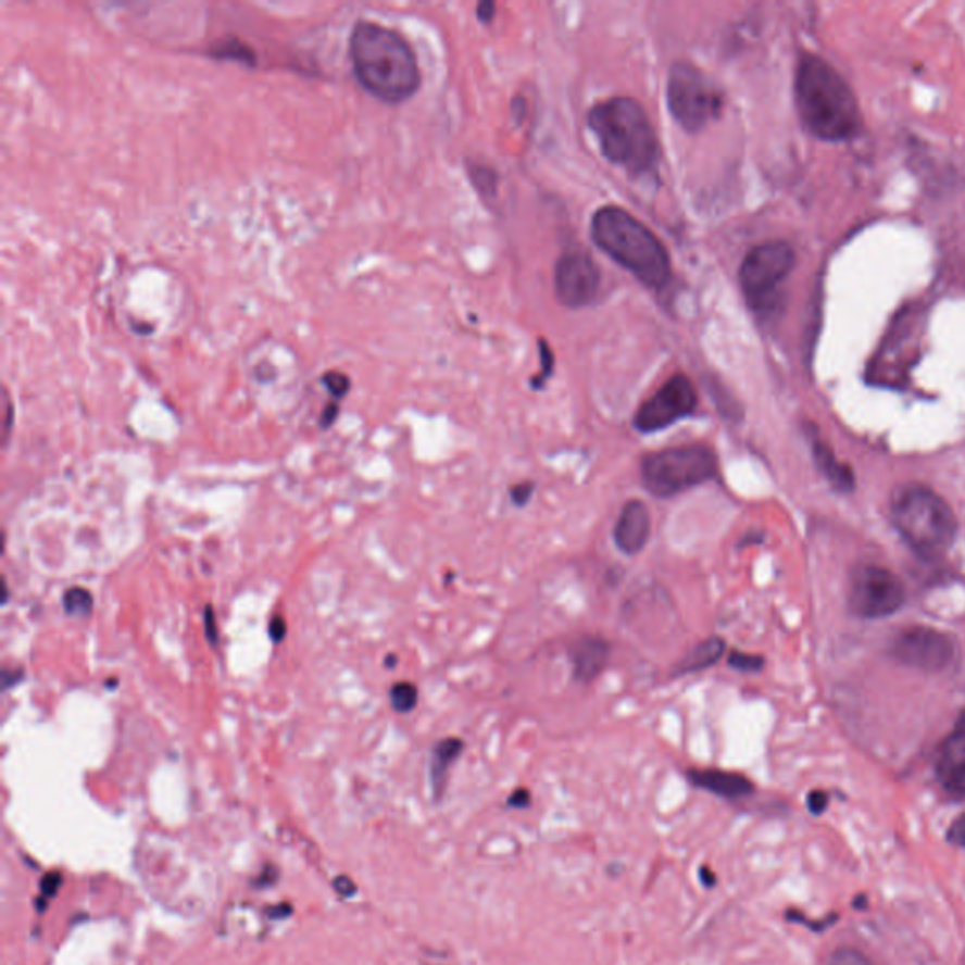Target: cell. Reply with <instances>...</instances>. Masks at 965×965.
<instances>
[{
    "instance_id": "obj_7",
    "label": "cell",
    "mask_w": 965,
    "mask_h": 965,
    "mask_svg": "<svg viewBox=\"0 0 965 965\" xmlns=\"http://www.w3.org/2000/svg\"><path fill=\"white\" fill-rule=\"evenodd\" d=\"M667 106L689 133H700L723 110V92L715 82L690 63H675L667 76Z\"/></svg>"
},
{
    "instance_id": "obj_24",
    "label": "cell",
    "mask_w": 965,
    "mask_h": 965,
    "mask_svg": "<svg viewBox=\"0 0 965 965\" xmlns=\"http://www.w3.org/2000/svg\"><path fill=\"white\" fill-rule=\"evenodd\" d=\"M323 385L327 387V391L330 392L336 400H340V398L348 394L351 381H349V377L346 376V374H341V372H327V374L323 376Z\"/></svg>"
},
{
    "instance_id": "obj_38",
    "label": "cell",
    "mask_w": 965,
    "mask_h": 965,
    "mask_svg": "<svg viewBox=\"0 0 965 965\" xmlns=\"http://www.w3.org/2000/svg\"><path fill=\"white\" fill-rule=\"evenodd\" d=\"M528 802H530V795H528L526 790H517V792L510 798V805H517V807L526 805Z\"/></svg>"
},
{
    "instance_id": "obj_31",
    "label": "cell",
    "mask_w": 965,
    "mask_h": 965,
    "mask_svg": "<svg viewBox=\"0 0 965 965\" xmlns=\"http://www.w3.org/2000/svg\"><path fill=\"white\" fill-rule=\"evenodd\" d=\"M477 17L481 20L482 23H490L494 20V12H497V4L494 2H479L476 8Z\"/></svg>"
},
{
    "instance_id": "obj_15",
    "label": "cell",
    "mask_w": 965,
    "mask_h": 965,
    "mask_svg": "<svg viewBox=\"0 0 965 965\" xmlns=\"http://www.w3.org/2000/svg\"><path fill=\"white\" fill-rule=\"evenodd\" d=\"M569 662L574 679L581 685L597 681L611 661V646L607 639L594 634H585L568 647Z\"/></svg>"
},
{
    "instance_id": "obj_35",
    "label": "cell",
    "mask_w": 965,
    "mask_h": 965,
    "mask_svg": "<svg viewBox=\"0 0 965 965\" xmlns=\"http://www.w3.org/2000/svg\"><path fill=\"white\" fill-rule=\"evenodd\" d=\"M291 913V903H279V905H276V907L268 911V915H271L272 918H276V920H284V918H287Z\"/></svg>"
},
{
    "instance_id": "obj_19",
    "label": "cell",
    "mask_w": 965,
    "mask_h": 965,
    "mask_svg": "<svg viewBox=\"0 0 965 965\" xmlns=\"http://www.w3.org/2000/svg\"><path fill=\"white\" fill-rule=\"evenodd\" d=\"M462 751H464V741L459 738L440 739L433 747V754H430V785H433V792L436 798H441L443 790L448 787L449 769L453 767Z\"/></svg>"
},
{
    "instance_id": "obj_4",
    "label": "cell",
    "mask_w": 965,
    "mask_h": 965,
    "mask_svg": "<svg viewBox=\"0 0 965 965\" xmlns=\"http://www.w3.org/2000/svg\"><path fill=\"white\" fill-rule=\"evenodd\" d=\"M589 125L610 163L634 176L651 171L659 161V136L638 100L613 97L590 110Z\"/></svg>"
},
{
    "instance_id": "obj_8",
    "label": "cell",
    "mask_w": 965,
    "mask_h": 965,
    "mask_svg": "<svg viewBox=\"0 0 965 965\" xmlns=\"http://www.w3.org/2000/svg\"><path fill=\"white\" fill-rule=\"evenodd\" d=\"M795 251L787 241H766L747 253L739 268V284L754 310L774 304L782 281L794 271Z\"/></svg>"
},
{
    "instance_id": "obj_10",
    "label": "cell",
    "mask_w": 965,
    "mask_h": 965,
    "mask_svg": "<svg viewBox=\"0 0 965 965\" xmlns=\"http://www.w3.org/2000/svg\"><path fill=\"white\" fill-rule=\"evenodd\" d=\"M698 408V391L689 377H669L653 397L647 398L634 415V428L641 434L661 433L667 426L687 419Z\"/></svg>"
},
{
    "instance_id": "obj_36",
    "label": "cell",
    "mask_w": 965,
    "mask_h": 965,
    "mask_svg": "<svg viewBox=\"0 0 965 965\" xmlns=\"http://www.w3.org/2000/svg\"><path fill=\"white\" fill-rule=\"evenodd\" d=\"M336 417H338V404H328L327 410L323 412V417H321V426L328 428L336 421Z\"/></svg>"
},
{
    "instance_id": "obj_22",
    "label": "cell",
    "mask_w": 965,
    "mask_h": 965,
    "mask_svg": "<svg viewBox=\"0 0 965 965\" xmlns=\"http://www.w3.org/2000/svg\"><path fill=\"white\" fill-rule=\"evenodd\" d=\"M728 666L738 669L741 674H759L766 666V661L760 654H749L738 651V649H731L728 653Z\"/></svg>"
},
{
    "instance_id": "obj_20",
    "label": "cell",
    "mask_w": 965,
    "mask_h": 965,
    "mask_svg": "<svg viewBox=\"0 0 965 965\" xmlns=\"http://www.w3.org/2000/svg\"><path fill=\"white\" fill-rule=\"evenodd\" d=\"M389 698H391L392 710L398 713H412L417 707L419 690L413 682H397V685H392Z\"/></svg>"
},
{
    "instance_id": "obj_11",
    "label": "cell",
    "mask_w": 965,
    "mask_h": 965,
    "mask_svg": "<svg viewBox=\"0 0 965 965\" xmlns=\"http://www.w3.org/2000/svg\"><path fill=\"white\" fill-rule=\"evenodd\" d=\"M890 651L895 661L928 674L943 672L944 667L951 666L956 653L954 641L947 634L928 626H913L903 630L892 641Z\"/></svg>"
},
{
    "instance_id": "obj_3",
    "label": "cell",
    "mask_w": 965,
    "mask_h": 965,
    "mask_svg": "<svg viewBox=\"0 0 965 965\" xmlns=\"http://www.w3.org/2000/svg\"><path fill=\"white\" fill-rule=\"evenodd\" d=\"M590 236L615 263L651 289H662L672 276L666 246L653 230L618 206H603L594 213Z\"/></svg>"
},
{
    "instance_id": "obj_16",
    "label": "cell",
    "mask_w": 965,
    "mask_h": 965,
    "mask_svg": "<svg viewBox=\"0 0 965 965\" xmlns=\"http://www.w3.org/2000/svg\"><path fill=\"white\" fill-rule=\"evenodd\" d=\"M687 777H689V781L694 787L703 788V790H707L711 794L724 798V800H730V802L743 800V798L754 792L753 781L747 779L745 775L734 774V772L713 769V767H710V769L694 767V769L687 772Z\"/></svg>"
},
{
    "instance_id": "obj_2",
    "label": "cell",
    "mask_w": 965,
    "mask_h": 965,
    "mask_svg": "<svg viewBox=\"0 0 965 965\" xmlns=\"http://www.w3.org/2000/svg\"><path fill=\"white\" fill-rule=\"evenodd\" d=\"M798 115L810 135L824 142H847L862 130L859 99L828 61L803 53L795 68Z\"/></svg>"
},
{
    "instance_id": "obj_37",
    "label": "cell",
    "mask_w": 965,
    "mask_h": 965,
    "mask_svg": "<svg viewBox=\"0 0 965 965\" xmlns=\"http://www.w3.org/2000/svg\"><path fill=\"white\" fill-rule=\"evenodd\" d=\"M762 541H764V534L751 530V532H747L745 536L741 538V541L738 543V549L745 546H753V543H762Z\"/></svg>"
},
{
    "instance_id": "obj_1",
    "label": "cell",
    "mask_w": 965,
    "mask_h": 965,
    "mask_svg": "<svg viewBox=\"0 0 965 965\" xmlns=\"http://www.w3.org/2000/svg\"><path fill=\"white\" fill-rule=\"evenodd\" d=\"M349 59L355 78L369 95L387 104L412 99L421 86L415 51L398 30L359 20L349 35Z\"/></svg>"
},
{
    "instance_id": "obj_17",
    "label": "cell",
    "mask_w": 965,
    "mask_h": 965,
    "mask_svg": "<svg viewBox=\"0 0 965 965\" xmlns=\"http://www.w3.org/2000/svg\"><path fill=\"white\" fill-rule=\"evenodd\" d=\"M810 443L818 472L828 479L834 489L839 490V492H851L854 489V485H856L851 466L841 464L836 453H834V449L826 441L820 440L816 436L815 430L810 433Z\"/></svg>"
},
{
    "instance_id": "obj_29",
    "label": "cell",
    "mask_w": 965,
    "mask_h": 965,
    "mask_svg": "<svg viewBox=\"0 0 965 965\" xmlns=\"http://www.w3.org/2000/svg\"><path fill=\"white\" fill-rule=\"evenodd\" d=\"M334 890L338 892V894L343 895V898H351V895L356 894V887L353 880L346 877V875H340V877H336L333 882Z\"/></svg>"
},
{
    "instance_id": "obj_28",
    "label": "cell",
    "mask_w": 965,
    "mask_h": 965,
    "mask_svg": "<svg viewBox=\"0 0 965 965\" xmlns=\"http://www.w3.org/2000/svg\"><path fill=\"white\" fill-rule=\"evenodd\" d=\"M947 839H949L952 844L965 849V813H962V815L949 826Z\"/></svg>"
},
{
    "instance_id": "obj_34",
    "label": "cell",
    "mask_w": 965,
    "mask_h": 965,
    "mask_svg": "<svg viewBox=\"0 0 965 965\" xmlns=\"http://www.w3.org/2000/svg\"><path fill=\"white\" fill-rule=\"evenodd\" d=\"M277 879V872L272 866L264 867L263 874L256 879V887H271L272 882Z\"/></svg>"
},
{
    "instance_id": "obj_32",
    "label": "cell",
    "mask_w": 965,
    "mask_h": 965,
    "mask_svg": "<svg viewBox=\"0 0 965 965\" xmlns=\"http://www.w3.org/2000/svg\"><path fill=\"white\" fill-rule=\"evenodd\" d=\"M285 634H287V625H285L284 618L279 617V615H277V617L272 618V621H271V638L274 639V641H276V643H279V641H281V639L285 638Z\"/></svg>"
},
{
    "instance_id": "obj_33",
    "label": "cell",
    "mask_w": 965,
    "mask_h": 965,
    "mask_svg": "<svg viewBox=\"0 0 965 965\" xmlns=\"http://www.w3.org/2000/svg\"><path fill=\"white\" fill-rule=\"evenodd\" d=\"M206 636L210 643H217V626L212 607H206Z\"/></svg>"
},
{
    "instance_id": "obj_13",
    "label": "cell",
    "mask_w": 965,
    "mask_h": 965,
    "mask_svg": "<svg viewBox=\"0 0 965 965\" xmlns=\"http://www.w3.org/2000/svg\"><path fill=\"white\" fill-rule=\"evenodd\" d=\"M936 774L949 794L965 798V711L941 745Z\"/></svg>"
},
{
    "instance_id": "obj_21",
    "label": "cell",
    "mask_w": 965,
    "mask_h": 965,
    "mask_svg": "<svg viewBox=\"0 0 965 965\" xmlns=\"http://www.w3.org/2000/svg\"><path fill=\"white\" fill-rule=\"evenodd\" d=\"M64 611L71 617H89L92 611L91 592L82 587L66 590L63 598Z\"/></svg>"
},
{
    "instance_id": "obj_14",
    "label": "cell",
    "mask_w": 965,
    "mask_h": 965,
    "mask_svg": "<svg viewBox=\"0 0 965 965\" xmlns=\"http://www.w3.org/2000/svg\"><path fill=\"white\" fill-rule=\"evenodd\" d=\"M651 512L641 500H628L613 526V543L626 556H636L651 540Z\"/></svg>"
},
{
    "instance_id": "obj_9",
    "label": "cell",
    "mask_w": 965,
    "mask_h": 965,
    "mask_svg": "<svg viewBox=\"0 0 965 965\" xmlns=\"http://www.w3.org/2000/svg\"><path fill=\"white\" fill-rule=\"evenodd\" d=\"M905 602V589L900 577L880 566H860L854 569L849 587V607L862 618H882L894 615Z\"/></svg>"
},
{
    "instance_id": "obj_27",
    "label": "cell",
    "mask_w": 965,
    "mask_h": 965,
    "mask_svg": "<svg viewBox=\"0 0 965 965\" xmlns=\"http://www.w3.org/2000/svg\"><path fill=\"white\" fill-rule=\"evenodd\" d=\"M534 492H536V485L532 481L517 482L510 489V498L517 507H525L532 500Z\"/></svg>"
},
{
    "instance_id": "obj_12",
    "label": "cell",
    "mask_w": 965,
    "mask_h": 965,
    "mask_svg": "<svg viewBox=\"0 0 965 965\" xmlns=\"http://www.w3.org/2000/svg\"><path fill=\"white\" fill-rule=\"evenodd\" d=\"M554 289L562 304L585 308L592 304L600 289L597 263L582 251H569L559 259L554 268Z\"/></svg>"
},
{
    "instance_id": "obj_30",
    "label": "cell",
    "mask_w": 965,
    "mask_h": 965,
    "mask_svg": "<svg viewBox=\"0 0 965 965\" xmlns=\"http://www.w3.org/2000/svg\"><path fill=\"white\" fill-rule=\"evenodd\" d=\"M807 805H810V811L813 815H820L828 807V795L820 792V790H815L807 798Z\"/></svg>"
},
{
    "instance_id": "obj_18",
    "label": "cell",
    "mask_w": 965,
    "mask_h": 965,
    "mask_svg": "<svg viewBox=\"0 0 965 965\" xmlns=\"http://www.w3.org/2000/svg\"><path fill=\"white\" fill-rule=\"evenodd\" d=\"M726 653V641L720 636H711L703 639L698 646L682 656L681 661L675 664L672 669V677H682V675L700 674L703 669H710L715 666Z\"/></svg>"
},
{
    "instance_id": "obj_25",
    "label": "cell",
    "mask_w": 965,
    "mask_h": 965,
    "mask_svg": "<svg viewBox=\"0 0 965 965\" xmlns=\"http://www.w3.org/2000/svg\"><path fill=\"white\" fill-rule=\"evenodd\" d=\"M830 965H874L856 949H838L831 954Z\"/></svg>"
},
{
    "instance_id": "obj_26",
    "label": "cell",
    "mask_w": 965,
    "mask_h": 965,
    "mask_svg": "<svg viewBox=\"0 0 965 965\" xmlns=\"http://www.w3.org/2000/svg\"><path fill=\"white\" fill-rule=\"evenodd\" d=\"M553 351L547 348L546 343L541 341V374H538V376L534 377V389H541L547 379L553 376Z\"/></svg>"
},
{
    "instance_id": "obj_23",
    "label": "cell",
    "mask_w": 965,
    "mask_h": 965,
    "mask_svg": "<svg viewBox=\"0 0 965 965\" xmlns=\"http://www.w3.org/2000/svg\"><path fill=\"white\" fill-rule=\"evenodd\" d=\"M61 885H63V875L61 874H48L43 877L42 882H40V895L36 898L35 902L38 913H43L48 908V903H50L51 898L58 895Z\"/></svg>"
},
{
    "instance_id": "obj_5",
    "label": "cell",
    "mask_w": 965,
    "mask_h": 965,
    "mask_svg": "<svg viewBox=\"0 0 965 965\" xmlns=\"http://www.w3.org/2000/svg\"><path fill=\"white\" fill-rule=\"evenodd\" d=\"M890 515L895 530L924 559L947 553L958 534V521L951 505L936 490L918 482L895 490Z\"/></svg>"
},
{
    "instance_id": "obj_6",
    "label": "cell",
    "mask_w": 965,
    "mask_h": 965,
    "mask_svg": "<svg viewBox=\"0 0 965 965\" xmlns=\"http://www.w3.org/2000/svg\"><path fill=\"white\" fill-rule=\"evenodd\" d=\"M641 482L654 498L679 497L718 477V456L705 443H690L643 454L639 461Z\"/></svg>"
}]
</instances>
